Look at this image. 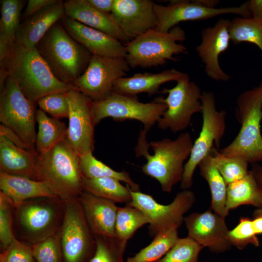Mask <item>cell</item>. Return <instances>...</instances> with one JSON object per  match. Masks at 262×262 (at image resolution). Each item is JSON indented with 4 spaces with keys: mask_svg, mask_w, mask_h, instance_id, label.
Here are the masks:
<instances>
[{
    "mask_svg": "<svg viewBox=\"0 0 262 262\" xmlns=\"http://www.w3.org/2000/svg\"><path fill=\"white\" fill-rule=\"evenodd\" d=\"M36 103L40 109L52 117L59 119L68 117L69 104L67 92L49 94L38 99Z\"/></svg>",
    "mask_w": 262,
    "mask_h": 262,
    "instance_id": "obj_41",
    "label": "cell"
},
{
    "mask_svg": "<svg viewBox=\"0 0 262 262\" xmlns=\"http://www.w3.org/2000/svg\"><path fill=\"white\" fill-rule=\"evenodd\" d=\"M154 3L150 0H115L111 15L125 35L132 40L156 28Z\"/></svg>",
    "mask_w": 262,
    "mask_h": 262,
    "instance_id": "obj_19",
    "label": "cell"
},
{
    "mask_svg": "<svg viewBox=\"0 0 262 262\" xmlns=\"http://www.w3.org/2000/svg\"><path fill=\"white\" fill-rule=\"evenodd\" d=\"M66 202L57 196L39 197L14 205V230L21 241L31 245L58 230Z\"/></svg>",
    "mask_w": 262,
    "mask_h": 262,
    "instance_id": "obj_6",
    "label": "cell"
},
{
    "mask_svg": "<svg viewBox=\"0 0 262 262\" xmlns=\"http://www.w3.org/2000/svg\"><path fill=\"white\" fill-rule=\"evenodd\" d=\"M57 0H29L23 13L22 18L25 19L45 7L54 3Z\"/></svg>",
    "mask_w": 262,
    "mask_h": 262,
    "instance_id": "obj_44",
    "label": "cell"
},
{
    "mask_svg": "<svg viewBox=\"0 0 262 262\" xmlns=\"http://www.w3.org/2000/svg\"><path fill=\"white\" fill-rule=\"evenodd\" d=\"M130 192L131 200L128 204L140 210L148 219V233L152 237L180 227L184 222L185 214L196 201L195 194L189 189L177 193L172 202L167 205L161 204L150 195L140 191L130 189Z\"/></svg>",
    "mask_w": 262,
    "mask_h": 262,
    "instance_id": "obj_12",
    "label": "cell"
},
{
    "mask_svg": "<svg viewBox=\"0 0 262 262\" xmlns=\"http://www.w3.org/2000/svg\"><path fill=\"white\" fill-rule=\"evenodd\" d=\"M228 237L231 246L240 250L249 245L255 246H260L252 220L247 217H242L237 226L229 230Z\"/></svg>",
    "mask_w": 262,
    "mask_h": 262,
    "instance_id": "obj_40",
    "label": "cell"
},
{
    "mask_svg": "<svg viewBox=\"0 0 262 262\" xmlns=\"http://www.w3.org/2000/svg\"><path fill=\"white\" fill-rule=\"evenodd\" d=\"M184 223L189 237L213 253H221L232 247L228 237L229 229L225 218L211 208L185 216Z\"/></svg>",
    "mask_w": 262,
    "mask_h": 262,
    "instance_id": "obj_18",
    "label": "cell"
},
{
    "mask_svg": "<svg viewBox=\"0 0 262 262\" xmlns=\"http://www.w3.org/2000/svg\"><path fill=\"white\" fill-rule=\"evenodd\" d=\"M35 104L25 96L12 78H6L0 88V121L34 149L36 135Z\"/></svg>",
    "mask_w": 262,
    "mask_h": 262,
    "instance_id": "obj_11",
    "label": "cell"
},
{
    "mask_svg": "<svg viewBox=\"0 0 262 262\" xmlns=\"http://www.w3.org/2000/svg\"><path fill=\"white\" fill-rule=\"evenodd\" d=\"M171 88H164L161 93L167 94L164 101L167 109L157 122L158 127L164 130L169 129L177 133L187 128L192 116L201 113L202 92L199 86L190 80L186 74Z\"/></svg>",
    "mask_w": 262,
    "mask_h": 262,
    "instance_id": "obj_13",
    "label": "cell"
},
{
    "mask_svg": "<svg viewBox=\"0 0 262 262\" xmlns=\"http://www.w3.org/2000/svg\"><path fill=\"white\" fill-rule=\"evenodd\" d=\"M38 155L36 151L22 148L0 135V171L36 180Z\"/></svg>",
    "mask_w": 262,
    "mask_h": 262,
    "instance_id": "obj_24",
    "label": "cell"
},
{
    "mask_svg": "<svg viewBox=\"0 0 262 262\" xmlns=\"http://www.w3.org/2000/svg\"><path fill=\"white\" fill-rule=\"evenodd\" d=\"M247 3L251 17L262 19V0H250Z\"/></svg>",
    "mask_w": 262,
    "mask_h": 262,
    "instance_id": "obj_46",
    "label": "cell"
},
{
    "mask_svg": "<svg viewBox=\"0 0 262 262\" xmlns=\"http://www.w3.org/2000/svg\"><path fill=\"white\" fill-rule=\"evenodd\" d=\"M164 98L160 97L148 103L139 101L137 96L113 92L105 98L93 101L91 106L95 125L105 118L115 120H136L143 123L147 131L162 117L167 109Z\"/></svg>",
    "mask_w": 262,
    "mask_h": 262,
    "instance_id": "obj_10",
    "label": "cell"
},
{
    "mask_svg": "<svg viewBox=\"0 0 262 262\" xmlns=\"http://www.w3.org/2000/svg\"><path fill=\"white\" fill-rule=\"evenodd\" d=\"M242 205L262 208V194L250 170L243 178L227 185L228 211L229 212Z\"/></svg>",
    "mask_w": 262,
    "mask_h": 262,
    "instance_id": "obj_29",
    "label": "cell"
},
{
    "mask_svg": "<svg viewBox=\"0 0 262 262\" xmlns=\"http://www.w3.org/2000/svg\"><path fill=\"white\" fill-rule=\"evenodd\" d=\"M8 76L16 82L25 96L35 103L49 94L74 88L73 85L64 83L54 76L36 48H25L16 42L0 61V88Z\"/></svg>",
    "mask_w": 262,
    "mask_h": 262,
    "instance_id": "obj_1",
    "label": "cell"
},
{
    "mask_svg": "<svg viewBox=\"0 0 262 262\" xmlns=\"http://www.w3.org/2000/svg\"><path fill=\"white\" fill-rule=\"evenodd\" d=\"M149 223L146 215L139 209L128 204L118 207L115 224V237L128 241L136 231Z\"/></svg>",
    "mask_w": 262,
    "mask_h": 262,
    "instance_id": "obj_35",
    "label": "cell"
},
{
    "mask_svg": "<svg viewBox=\"0 0 262 262\" xmlns=\"http://www.w3.org/2000/svg\"><path fill=\"white\" fill-rule=\"evenodd\" d=\"M80 165L83 178L96 179L110 177L123 181L133 191H139V185L125 171H116L97 159L89 152L80 156Z\"/></svg>",
    "mask_w": 262,
    "mask_h": 262,
    "instance_id": "obj_34",
    "label": "cell"
},
{
    "mask_svg": "<svg viewBox=\"0 0 262 262\" xmlns=\"http://www.w3.org/2000/svg\"><path fill=\"white\" fill-rule=\"evenodd\" d=\"M78 198L93 234L115 237V224L118 208L115 203L85 191H83Z\"/></svg>",
    "mask_w": 262,
    "mask_h": 262,
    "instance_id": "obj_22",
    "label": "cell"
},
{
    "mask_svg": "<svg viewBox=\"0 0 262 262\" xmlns=\"http://www.w3.org/2000/svg\"><path fill=\"white\" fill-rule=\"evenodd\" d=\"M65 16L64 1L57 0L20 23L16 42L25 48H35L49 29Z\"/></svg>",
    "mask_w": 262,
    "mask_h": 262,
    "instance_id": "obj_21",
    "label": "cell"
},
{
    "mask_svg": "<svg viewBox=\"0 0 262 262\" xmlns=\"http://www.w3.org/2000/svg\"><path fill=\"white\" fill-rule=\"evenodd\" d=\"M157 19L155 29L167 32L181 22L205 20L228 14L242 17H251L247 1L237 6L208 8L200 5L197 0H172L167 5L154 3Z\"/></svg>",
    "mask_w": 262,
    "mask_h": 262,
    "instance_id": "obj_15",
    "label": "cell"
},
{
    "mask_svg": "<svg viewBox=\"0 0 262 262\" xmlns=\"http://www.w3.org/2000/svg\"><path fill=\"white\" fill-rule=\"evenodd\" d=\"M230 20L220 18L211 27L203 29L201 32V41L196 50L204 65V72L212 80L226 82L230 77L221 68L219 56L229 46L230 41L229 26Z\"/></svg>",
    "mask_w": 262,
    "mask_h": 262,
    "instance_id": "obj_17",
    "label": "cell"
},
{
    "mask_svg": "<svg viewBox=\"0 0 262 262\" xmlns=\"http://www.w3.org/2000/svg\"><path fill=\"white\" fill-rule=\"evenodd\" d=\"M198 166L200 176L206 180L210 190V208L216 213L226 218L229 213L226 207L227 185L216 167L211 152Z\"/></svg>",
    "mask_w": 262,
    "mask_h": 262,
    "instance_id": "obj_28",
    "label": "cell"
},
{
    "mask_svg": "<svg viewBox=\"0 0 262 262\" xmlns=\"http://www.w3.org/2000/svg\"><path fill=\"white\" fill-rule=\"evenodd\" d=\"M178 228L163 231L154 237L153 241L126 262H157L163 258L179 239Z\"/></svg>",
    "mask_w": 262,
    "mask_h": 262,
    "instance_id": "obj_32",
    "label": "cell"
},
{
    "mask_svg": "<svg viewBox=\"0 0 262 262\" xmlns=\"http://www.w3.org/2000/svg\"><path fill=\"white\" fill-rule=\"evenodd\" d=\"M202 125L194 142L188 161L185 164L180 188L188 190L192 186L193 176L200 162L215 146L218 148L226 129V112L216 109L213 92L203 91L201 97Z\"/></svg>",
    "mask_w": 262,
    "mask_h": 262,
    "instance_id": "obj_9",
    "label": "cell"
},
{
    "mask_svg": "<svg viewBox=\"0 0 262 262\" xmlns=\"http://www.w3.org/2000/svg\"><path fill=\"white\" fill-rule=\"evenodd\" d=\"M130 67L124 58L92 55L84 73L73 85L93 101L103 99L113 92L115 82L124 77Z\"/></svg>",
    "mask_w": 262,
    "mask_h": 262,
    "instance_id": "obj_14",
    "label": "cell"
},
{
    "mask_svg": "<svg viewBox=\"0 0 262 262\" xmlns=\"http://www.w3.org/2000/svg\"><path fill=\"white\" fill-rule=\"evenodd\" d=\"M35 48L54 76L68 84L73 85L84 73L92 57L59 22L49 29Z\"/></svg>",
    "mask_w": 262,
    "mask_h": 262,
    "instance_id": "obj_4",
    "label": "cell"
},
{
    "mask_svg": "<svg viewBox=\"0 0 262 262\" xmlns=\"http://www.w3.org/2000/svg\"><path fill=\"white\" fill-rule=\"evenodd\" d=\"M252 220L257 234H262V208H257L254 211Z\"/></svg>",
    "mask_w": 262,
    "mask_h": 262,
    "instance_id": "obj_48",
    "label": "cell"
},
{
    "mask_svg": "<svg viewBox=\"0 0 262 262\" xmlns=\"http://www.w3.org/2000/svg\"><path fill=\"white\" fill-rule=\"evenodd\" d=\"M60 21L67 33L92 55L125 58V47L119 40L66 16Z\"/></svg>",
    "mask_w": 262,
    "mask_h": 262,
    "instance_id": "obj_20",
    "label": "cell"
},
{
    "mask_svg": "<svg viewBox=\"0 0 262 262\" xmlns=\"http://www.w3.org/2000/svg\"><path fill=\"white\" fill-rule=\"evenodd\" d=\"M95 236L96 249L89 262H126L123 257L128 241L115 237Z\"/></svg>",
    "mask_w": 262,
    "mask_h": 262,
    "instance_id": "obj_37",
    "label": "cell"
},
{
    "mask_svg": "<svg viewBox=\"0 0 262 262\" xmlns=\"http://www.w3.org/2000/svg\"><path fill=\"white\" fill-rule=\"evenodd\" d=\"M36 132L35 147L38 154L45 152L67 137V127L59 119L48 116L40 109L36 110Z\"/></svg>",
    "mask_w": 262,
    "mask_h": 262,
    "instance_id": "obj_30",
    "label": "cell"
},
{
    "mask_svg": "<svg viewBox=\"0 0 262 262\" xmlns=\"http://www.w3.org/2000/svg\"><path fill=\"white\" fill-rule=\"evenodd\" d=\"M61 262H89L96 249L95 235L77 198L66 202L57 231Z\"/></svg>",
    "mask_w": 262,
    "mask_h": 262,
    "instance_id": "obj_8",
    "label": "cell"
},
{
    "mask_svg": "<svg viewBox=\"0 0 262 262\" xmlns=\"http://www.w3.org/2000/svg\"><path fill=\"white\" fill-rule=\"evenodd\" d=\"M14 230V204L11 199L0 192V242L4 250L16 237Z\"/></svg>",
    "mask_w": 262,
    "mask_h": 262,
    "instance_id": "obj_39",
    "label": "cell"
},
{
    "mask_svg": "<svg viewBox=\"0 0 262 262\" xmlns=\"http://www.w3.org/2000/svg\"><path fill=\"white\" fill-rule=\"evenodd\" d=\"M65 16L87 26L100 31L121 42L131 40L127 36L112 17L111 14L100 12L87 0L64 1Z\"/></svg>",
    "mask_w": 262,
    "mask_h": 262,
    "instance_id": "obj_23",
    "label": "cell"
},
{
    "mask_svg": "<svg viewBox=\"0 0 262 262\" xmlns=\"http://www.w3.org/2000/svg\"><path fill=\"white\" fill-rule=\"evenodd\" d=\"M235 117L241 125L237 136L219 151L228 157H239L248 163L262 162V82L237 97Z\"/></svg>",
    "mask_w": 262,
    "mask_h": 262,
    "instance_id": "obj_5",
    "label": "cell"
},
{
    "mask_svg": "<svg viewBox=\"0 0 262 262\" xmlns=\"http://www.w3.org/2000/svg\"><path fill=\"white\" fill-rule=\"evenodd\" d=\"M120 181L113 178L90 179L83 177V191L115 203H126L131 200L130 189L124 186Z\"/></svg>",
    "mask_w": 262,
    "mask_h": 262,
    "instance_id": "obj_31",
    "label": "cell"
},
{
    "mask_svg": "<svg viewBox=\"0 0 262 262\" xmlns=\"http://www.w3.org/2000/svg\"><path fill=\"white\" fill-rule=\"evenodd\" d=\"M213 163L227 185L239 180L249 172L248 163L239 157H228L214 147L210 151Z\"/></svg>",
    "mask_w": 262,
    "mask_h": 262,
    "instance_id": "obj_36",
    "label": "cell"
},
{
    "mask_svg": "<svg viewBox=\"0 0 262 262\" xmlns=\"http://www.w3.org/2000/svg\"><path fill=\"white\" fill-rule=\"evenodd\" d=\"M203 247L192 238H179L170 250L157 262H198Z\"/></svg>",
    "mask_w": 262,
    "mask_h": 262,
    "instance_id": "obj_38",
    "label": "cell"
},
{
    "mask_svg": "<svg viewBox=\"0 0 262 262\" xmlns=\"http://www.w3.org/2000/svg\"><path fill=\"white\" fill-rule=\"evenodd\" d=\"M69 104V124L67 138L79 156L93 152L94 149V121L91 100L79 91L67 92Z\"/></svg>",
    "mask_w": 262,
    "mask_h": 262,
    "instance_id": "obj_16",
    "label": "cell"
},
{
    "mask_svg": "<svg viewBox=\"0 0 262 262\" xmlns=\"http://www.w3.org/2000/svg\"><path fill=\"white\" fill-rule=\"evenodd\" d=\"M229 33L234 44L251 43L256 45L262 53V19L235 17L230 20Z\"/></svg>",
    "mask_w": 262,
    "mask_h": 262,
    "instance_id": "obj_33",
    "label": "cell"
},
{
    "mask_svg": "<svg viewBox=\"0 0 262 262\" xmlns=\"http://www.w3.org/2000/svg\"><path fill=\"white\" fill-rule=\"evenodd\" d=\"M0 262H35L31 245L15 237L1 252Z\"/></svg>",
    "mask_w": 262,
    "mask_h": 262,
    "instance_id": "obj_43",
    "label": "cell"
},
{
    "mask_svg": "<svg viewBox=\"0 0 262 262\" xmlns=\"http://www.w3.org/2000/svg\"><path fill=\"white\" fill-rule=\"evenodd\" d=\"M186 39L185 31L179 26L167 32L150 29L125 44V59L132 68H150L164 65L169 60L177 61L175 55L188 54L187 48L178 43Z\"/></svg>",
    "mask_w": 262,
    "mask_h": 262,
    "instance_id": "obj_7",
    "label": "cell"
},
{
    "mask_svg": "<svg viewBox=\"0 0 262 262\" xmlns=\"http://www.w3.org/2000/svg\"><path fill=\"white\" fill-rule=\"evenodd\" d=\"M250 171L252 173L258 187L262 194V163L253 164Z\"/></svg>",
    "mask_w": 262,
    "mask_h": 262,
    "instance_id": "obj_47",
    "label": "cell"
},
{
    "mask_svg": "<svg viewBox=\"0 0 262 262\" xmlns=\"http://www.w3.org/2000/svg\"><path fill=\"white\" fill-rule=\"evenodd\" d=\"M31 246L36 262H61L57 231L47 239L32 245Z\"/></svg>",
    "mask_w": 262,
    "mask_h": 262,
    "instance_id": "obj_42",
    "label": "cell"
},
{
    "mask_svg": "<svg viewBox=\"0 0 262 262\" xmlns=\"http://www.w3.org/2000/svg\"><path fill=\"white\" fill-rule=\"evenodd\" d=\"M88 2L98 10L107 14H111L115 0H87Z\"/></svg>",
    "mask_w": 262,
    "mask_h": 262,
    "instance_id": "obj_45",
    "label": "cell"
},
{
    "mask_svg": "<svg viewBox=\"0 0 262 262\" xmlns=\"http://www.w3.org/2000/svg\"><path fill=\"white\" fill-rule=\"evenodd\" d=\"M36 180L45 183L65 202L78 197L83 192L80 156L67 137L39 154Z\"/></svg>",
    "mask_w": 262,
    "mask_h": 262,
    "instance_id": "obj_3",
    "label": "cell"
},
{
    "mask_svg": "<svg viewBox=\"0 0 262 262\" xmlns=\"http://www.w3.org/2000/svg\"><path fill=\"white\" fill-rule=\"evenodd\" d=\"M0 3V61L6 57L16 42L21 12L25 1L1 0Z\"/></svg>",
    "mask_w": 262,
    "mask_h": 262,
    "instance_id": "obj_27",
    "label": "cell"
},
{
    "mask_svg": "<svg viewBox=\"0 0 262 262\" xmlns=\"http://www.w3.org/2000/svg\"><path fill=\"white\" fill-rule=\"evenodd\" d=\"M0 189L14 205L36 197L57 196L42 181L10 175L1 171Z\"/></svg>",
    "mask_w": 262,
    "mask_h": 262,
    "instance_id": "obj_26",
    "label": "cell"
},
{
    "mask_svg": "<svg viewBox=\"0 0 262 262\" xmlns=\"http://www.w3.org/2000/svg\"><path fill=\"white\" fill-rule=\"evenodd\" d=\"M147 132H141L135 148L137 156H143L147 160L142 171L156 179L164 192L170 193L182 180L184 162L194 144L192 136L189 132H183L174 140L165 138L147 143Z\"/></svg>",
    "mask_w": 262,
    "mask_h": 262,
    "instance_id": "obj_2",
    "label": "cell"
},
{
    "mask_svg": "<svg viewBox=\"0 0 262 262\" xmlns=\"http://www.w3.org/2000/svg\"><path fill=\"white\" fill-rule=\"evenodd\" d=\"M186 73L175 68L157 73H137L130 77H122L115 83L113 91L123 95L137 96L146 93L149 96L157 93L160 86L170 81L177 82Z\"/></svg>",
    "mask_w": 262,
    "mask_h": 262,
    "instance_id": "obj_25",
    "label": "cell"
}]
</instances>
